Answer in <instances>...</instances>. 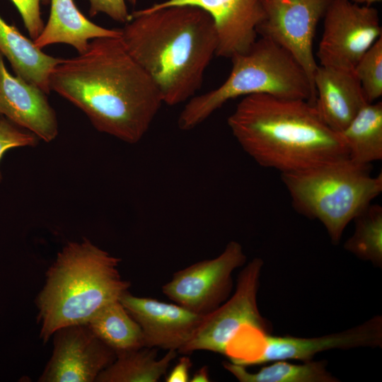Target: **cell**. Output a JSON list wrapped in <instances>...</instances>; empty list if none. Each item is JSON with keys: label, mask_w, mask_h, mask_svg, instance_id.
Here are the masks:
<instances>
[{"label": "cell", "mask_w": 382, "mask_h": 382, "mask_svg": "<svg viewBox=\"0 0 382 382\" xmlns=\"http://www.w3.org/2000/svg\"><path fill=\"white\" fill-rule=\"evenodd\" d=\"M50 86L81 110L94 127L124 142H139L163 104L149 76L120 37L96 38L77 57L53 69Z\"/></svg>", "instance_id": "6da1fadb"}, {"label": "cell", "mask_w": 382, "mask_h": 382, "mask_svg": "<svg viewBox=\"0 0 382 382\" xmlns=\"http://www.w3.org/2000/svg\"><path fill=\"white\" fill-rule=\"evenodd\" d=\"M121 30L132 58L157 86L163 104L175 106L195 96L217 49L211 16L190 6L131 13Z\"/></svg>", "instance_id": "7a4b0ae2"}, {"label": "cell", "mask_w": 382, "mask_h": 382, "mask_svg": "<svg viewBox=\"0 0 382 382\" xmlns=\"http://www.w3.org/2000/svg\"><path fill=\"white\" fill-rule=\"evenodd\" d=\"M232 135L258 165L281 173L349 158L340 134L302 99L244 96L227 120Z\"/></svg>", "instance_id": "3957f363"}, {"label": "cell", "mask_w": 382, "mask_h": 382, "mask_svg": "<svg viewBox=\"0 0 382 382\" xmlns=\"http://www.w3.org/2000/svg\"><path fill=\"white\" fill-rule=\"evenodd\" d=\"M120 261L87 239L68 243L58 253L35 299L43 342L61 328L87 324L103 306L120 300L131 285L119 272Z\"/></svg>", "instance_id": "277c9868"}, {"label": "cell", "mask_w": 382, "mask_h": 382, "mask_svg": "<svg viewBox=\"0 0 382 382\" xmlns=\"http://www.w3.org/2000/svg\"><path fill=\"white\" fill-rule=\"evenodd\" d=\"M231 59L232 68L223 83L186 102L178 119L180 129L195 128L239 96L265 93L315 104L316 90L308 75L288 51L273 41L260 37L246 52Z\"/></svg>", "instance_id": "5b68a950"}, {"label": "cell", "mask_w": 382, "mask_h": 382, "mask_svg": "<svg viewBox=\"0 0 382 382\" xmlns=\"http://www.w3.org/2000/svg\"><path fill=\"white\" fill-rule=\"evenodd\" d=\"M371 165L345 158L304 170L281 173L294 209L319 221L332 243L382 192V174L373 177Z\"/></svg>", "instance_id": "8992f818"}, {"label": "cell", "mask_w": 382, "mask_h": 382, "mask_svg": "<svg viewBox=\"0 0 382 382\" xmlns=\"http://www.w3.org/2000/svg\"><path fill=\"white\" fill-rule=\"evenodd\" d=\"M263 265L261 258L255 257L243 268L233 295L203 317L194 336L179 353L187 354L204 350L226 355L229 345L243 328L272 332L270 323L260 314L257 306Z\"/></svg>", "instance_id": "52a82bcc"}, {"label": "cell", "mask_w": 382, "mask_h": 382, "mask_svg": "<svg viewBox=\"0 0 382 382\" xmlns=\"http://www.w3.org/2000/svg\"><path fill=\"white\" fill-rule=\"evenodd\" d=\"M246 259L242 245L231 241L217 257L173 273L162 286V292L175 303L206 316L228 299L233 286V272L244 265Z\"/></svg>", "instance_id": "ba28073f"}, {"label": "cell", "mask_w": 382, "mask_h": 382, "mask_svg": "<svg viewBox=\"0 0 382 382\" xmlns=\"http://www.w3.org/2000/svg\"><path fill=\"white\" fill-rule=\"evenodd\" d=\"M317 57L320 66L354 70L364 53L380 38L377 9L350 0H333L323 16Z\"/></svg>", "instance_id": "9c48e42d"}, {"label": "cell", "mask_w": 382, "mask_h": 382, "mask_svg": "<svg viewBox=\"0 0 382 382\" xmlns=\"http://www.w3.org/2000/svg\"><path fill=\"white\" fill-rule=\"evenodd\" d=\"M332 1L262 0L265 17L257 28V34L288 51L313 86L318 66L313 54V40L318 23Z\"/></svg>", "instance_id": "30bf717a"}, {"label": "cell", "mask_w": 382, "mask_h": 382, "mask_svg": "<svg viewBox=\"0 0 382 382\" xmlns=\"http://www.w3.org/2000/svg\"><path fill=\"white\" fill-rule=\"evenodd\" d=\"M255 352L233 363L244 366L260 365L277 360H313L316 354L330 349L381 347L382 317L375 316L345 330L320 337L274 336L255 330Z\"/></svg>", "instance_id": "8fae6325"}, {"label": "cell", "mask_w": 382, "mask_h": 382, "mask_svg": "<svg viewBox=\"0 0 382 382\" xmlns=\"http://www.w3.org/2000/svg\"><path fill=\"white\" fill-rule=\"evenodd\" d=\"M52 336V354L40 382H94L116 359L87 324L61 328Z\"/></svg>", "instance_id": "7c38bea8"}, {"label": "cell", "mask_w": 382, "mask_h": 382, "mask_svg": "<svg viewBox=\"0 0 382 382\" xmlns=\"http://www.w3.org/2000/svg\"><path fill=\"white\" fill-rule=\"evenodd\" d=\"M174 6H194L207 13L217 35L216 55L230 59L252 47L265 17L262 0H166L143 10L153 11Z\"/></svg>", "instance_id": "4fadbf2b"}, {"label": "cell", "mask_w": 382, "mask_h": 382, "mask_svg": "<svg viewBox=\"0 0 382 382\" xmlns=\"http://www.w3.org/2000/svg\"><path fill=\"white\" fill-rule=\"evenodd\" d=\"M120 301L139 325L145 347L167 351L179 352L192 338L204 316L178 304L135 296L128 291Z\"/></svg>", "instance_id": "5bb4252c"}, {"label": "cell", "mask_w": 382, "mask_h": 382, "mask_svg": "<svg viewBox=\"0 0 382 382\" xmlns=\"http://www.w3.org/2000/svg\"><path fill=\"white\" fill-rule=\"evenodd\" d=\"M46 95L35 86L11 75L0 53V115L50 142L58 134V122Z\"/></svg>", "instance_id": "9a60e30c"}, {"label": "cell", "mask_w": 382, "mask_h": 382, "mask_svg": "<svg viewBox=\"0 0 382 382\" xmlns=\"http://www.w3.org/2000/svg\"><path fill=\"white\" fill-rule=\"evenodd\" d=\"M315 107L323 121L340 133L367 103L354 70L318 65L313 76Z\"/></svg>", "instance_id": "2e32d148"}, {"label": "cell", "mask_w": 382, "mask_h": 382, "mask_svg": "<svg viewBox=\"0 0 382 382\" xmlns=\"http://www.w3.org/2000/svg\"><path fill=\"white\" fill-rule=\"evenodd\" d=\"M47 23L33 40L40 49L56 43L71 45L79 54L84 53L89 41L104 37H120V29H108L89 21L74 0H50Z\"/></svg>", "instance_id": "e0dca14e"}, {"label": "cell", "mask_w": 382, "mask_h": 382, "mask_svg": "<svg viewBox=\"0 0 382 382\" xmlns=\"http://www.w3.org/2000/svg\"><path fill=\"white\" fill-rule=\"evenodd\" d=\"M0 53L9 61L16 76L45 94L51 91L50 74L63 59L50 56L0 16Z\"/></svg>", "instance_id": "ac0fdd59"}, {"label": "cell", "mask_w": 382, "mask_h": 382, "mask_svg": "<svg viewBox=\"0 0 382 382\" xmlns=\"http://www.w3.org/2000/svg\"><path fill=\"white\" fill-rule=\"evenodd\" d=\"M176 350H168L158 359L156 348L143 347L117 352L115 361L96 378V382H157L167 374Z\"/></svg>", "instance_id": "d6986e66"}, {"label": "cell", "mask_w": 382, "mask_h": 382, "mask_svg": "<svg viewBox=\"0 0 382 382\" xmlns=\"http://www.w3.org/2000/svg\"><path fill=\"white\" fill-rule=\"evenodd\" d=\"M350 161L371 165L382 158V103H366L340 132Z\"/></svg>", "instance_id": "ffe728a7"}, {"label": "cell", "mask_w": 382, "mask_h": 382, "mask_svg": "<svg viewBox=\"0 0 382 382\" xmlns=\"http://www.w3.org/2000/svg\"><path fill=\"white\" fill-rule=\"evenodd\" d=\"M301 364L288 360H277L257 372H250L246 366L224 361L223 366L240 382H339L327 369L326 361H308Z\"/></svg>", "instance_id": "44dd1931"}, {"label": "cell", "mask_w": 382, "mask_h": 382, "mask_svg": "<svg viewBox=\"0 0 382 382\" xmlns=\"http://www.w3.org/2000/svg\"><path fill=\"white\" fill-rule=\"evenodd\" d=\"M87 325L116 353L145 347L139 325L120 300L111 302L100 308Z\"/></svg>", "instance_id": "7402d4cb"}, {"label": "cell", "mask_w": 382, "mask_h": 382, "mask_svg": "<svg viewBox=\"0 0 382 382\" xmlns=\"http://www.w3.org/2000/svg\"><path fill=\"white\" fill-rule=\"evenodd\" d=\"M353 234L344 248L360 260L382 267V207L371 203L353 219Z\"/></svg>", "instance_id": "603a6c76"}, {"label": "cell", "mask_w": 382, "mask_h": 382, "mask_svg": "<svg viewBox=\"0 0 382 382\" xmlns=\"http://www.w3.org/2000/svg\"><path fill=\"white\" fill-rule=\"evenodd\" d=\"M354 71L366 101L374 103L382 96V37L364 53Z\"/></svg>", "instance_id": "cb8c5ba5"}, {"label": "cell", "mask_w": 382, "mask_h": 382, "mask_svg": "<svg viewBox=\"0 0 382 382\" xmlns=\"http://www.w3.org/2000/svg\"><path fill=\"white\" fill-rule=\"evenodd\" d=\"M37 137L30 132L18 129L16 125L5 118L0 119V161L10 149L21 146H34ZM2 175L0 170V181Z\"/></svg>", "instance_id": "d4e9b609"}, {"label": "cell", "mask_w": 382, "mask_h": 382, "mask_svg": "<svg viewBox=\"0 0 382 382\" xmlns=\"http://www.w3.org/2000/svg\"><path fill=\"white\" fill-rule=\"evenodd\" d=\"M50 0H11L19 11L25 28L33 40L36 39L43 29L40 4H47Z\"/></svg>", "instance_id": "484cf974"}, {"label": "cell", "mask_w": 382, "mask_h": 382, "mask_svg": "<svg viewBox=\"0 0 382 382\" xmlns=\"http://www.w3.org/2000/svg\"><path fill=\"white\" fill-rule=\"evenodd\" d=\"M90 2L89 13L94 16L98 13L108 15L112 20L127 23L132 19L128 12L125 0H88Z\"/></svg>", "instance_id": "4316f807"}, {"label": "cell", "mask_w": 382, "mask_h": 382, "mask_svg": "<svg viewBox=\"0 0 382 382\" xmlns=\"http://www.w3.org/2000/svg\"><path fill=\"white\" fill-rule=\"evenodd\" d=\"M192 361L187 356L180 358L178 362L166 377V382H187L190 381V369Z\"/></svg>", "instance_id": "83f0119b"}, {"label": "cell", "mask_w": 382, "mask_h": 382, "mask_svg": "<svg viewBox=\"0 0 382 382\" xmlns=\"http://www.w3.org/2000/svg\"><path fill=\"white\" fill-rule=\"evenodd\" d=\"M190 382H209L210 381L209 368L207 366L201 367L190 378Z\"/></svg>", "instance_id": "f1b7e54d"}, {"label": "cell", "mask_w": 382, "mask_h": 382, "mask_svg": "<svg viewBox=\"0 0 382 382\" xmlns=\"http://www.w3.org/2000/svg\"><path fill=\"white\" fill-rule=\"evenodd\" d=\"M352 2L363 6H371L372 4L376 2H381L382 0H350Z\"/></svg>", "instance_id": "f546056e"}, {"label": "cell", "mask_w": 382, "mask_h": 382, "mask_svg": "<svg viewBox=\"0 0 382 382\" xmlns=\"http://www.w3.org/2000/svg\"><path fill=\"white\" fill-rule=\"evenodd\" d=\"M129 1H130V3H131L132 4H134H134H136V2H137V0H129Z\"/></svg>", "instance_id": "4dcf8cb0"}, {"label": "cell", "mask_w": 382, "mask_h": 382, "mask_svg": "<svg viewBox=\"0 0 382 382\" xmlns=\"http://www.w3.org/2000/svg\"><path fill=\"white\" fill-rule=\"evenodd\" d=\"M0 119H1V117H0Z\"/></svg>", "instance_id": "1f68e13d"}]
</instances>
